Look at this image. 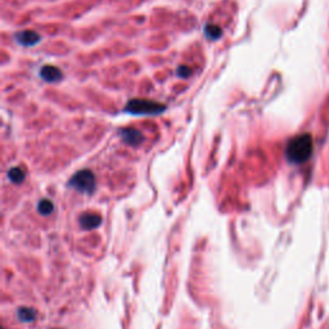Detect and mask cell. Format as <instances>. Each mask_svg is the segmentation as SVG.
I'll use <instances>...</instances> for the list:
<instances>
[{
  "mask_svg": "<svg viewBox=\"0 0 329 329\" xmlns=\"http://www.w3.org/2000/svg\"><path fill=\"white\" fill-rule=\"evenodd\" d=\"M313 153V139L309 134L294 137L288 143L285 156L292 163H304Z\"/></svg>",
  "mask_w": 329,
  "mask_h": 329,
  "instance_id": "1",
  "label": "cell"
},
{
  "mask_svg": "<svg viewBox=\"0 0 329 329\" xmlns=\"http://www.w3.org/2000/svg\"><path fill=\"white\" fill-rule=\"evenodd\" d=\"M166 110V106L158 102L148 101V99H131L125 107V112L137 116H152L159 115Z\"/></svg>",
  "mask_w": 329,
  "mask_h": 329,
  "instance_id": "2",
  "label": "cell"
},
{
  "mask_svg": "<svg viewBox=\"0 0 329 329\" xmlns=\"http://www.w3.org/2000/svg\"><path fill=\"white\" fill-rule=\"evenodd\" d=\"M70 185L74 187L76 190H79V192L90 194L95 189V178H94V174L89 170L79 171V173H76L71 178Z\"/></svg>",
  "mask_w": 329,
  "mask_h": 329,
  "instance_id": "3",
  "label": "cell"
},
{
  "mask_svg": "<svg viewBox=\"0 0 329 329\" xmlns=\"http://www.w3.org/2000/svg\"><path fill=\"white\" fill-rule=\"evenodd\" d=\"M40 35L32 30H23L16 34V40L23 47H34L40 43Z\"/></svg>",
  "mask_w": 329,
  "mask_h": 329,
  "instance_id": "4",
  "label": "cell"
},
{
  "mask_svg": "<svg viewBox=\"0 0 329 329\" xmlns=\"http://www.w3.org/2000/svg\"><path fill=\"white\" fill-rule=\"evenodd\" d=\"M80 224L85 231H91V229L98 228L102 224V217L98 214L88 212V214H84L80 217Z\"/></svg>",
  "mask_w": 329,
  "mask_h": 329,
  "instance_id": "5",
  "label": "cell"
},
{
  "mask_svg": "<svg viewBox=\"0 0 329 329\" xmlns=\"http://www.w3.org/2000/svg\"><path fill=\"white\" fill-rule=\"evenodd\" d=\"M120 134L123 142L127 143L129 146H139L143 140L142 133L135 129H122L120 131Z\"/></svg>",
  "mask_w": 329,
  "mask_h": 329,
  "instance_id": "6",
  "label": "cell"
},
{
  "mask_svg": "<svg viewBox=\"0 0 329 329\" xmlns=\"http://www.w3.org/2000/svg\"><path fill=\"white\" fill-rule=\"evenodd\" d=\"M40 76L48 82H58L63 75L58 67L55 66H44L40 70Z\"/></svg>",
  "mask_w": 329,
  "mask_h": 329,
  "instance_id": "7",
  "label": "cell"
},
{
  "mask_svg": "<svg viewBox=\"0 0 329 329\" xmlns=\"http://www.w3.org/2000/svg\"><path fill=\"white\" fill-rule=\"evenodd\" d=\"M8 176H9V180L13 181V183L16 184H19L25 180V171L19 168H13L9 170Z\"/></svg>",
  "mask_w": 329,
  "mask_h": 329,
  "instance_id": "8",
  "label": "cell"
},
{
  "mask_svg": "<svg viewBox=\"0 0 329 329\" xmlns=\"http://www.w3.org/2000/svg\"><path fill=\"white\" fill-rule=\"evenodd\" d=\"M205 35L209 39H211V40H217V39L221 38L222 31L219 26L207 25L205 27Z\"/></svg>",
  "mask_w": 329,
  "mask_h": 329,
  "instance_id": "9",
  "label": "cell"
},
{
  "mask_svg": "<svg viewBox=\"0 0 329 329\" xmlns=\"http://www.w3.org/2000/svg\"><path fill=\"white\" fill-rule=\"evenodd\" d=\"M35 311L32 309H28V307H23V309H19L18 310V318L22 321H26V323L35 320Z\"/></svg>",
  "mask_w": 329,
  "mask_h": 329,
  "instance_id": "10",
  "label": "cell"
},
{
  "mask_svg": "<svg viewBox=\"0 0 329 329\" xmlns=\"http://www.w3.org/2000/svg\"><path fill=\"white\" fill-rule=\"evenodd\" d=\"M53 209H54V206L53 203L50 202L49 200H43L39 202L38 205V210L41 215H44V216H48L53 212Z\"/></svg>",
  "mask_w": 329,
  "mask_h": 329,
  "instance_id": "11",
  "label": "cell"
},
{
  "mask_svg": "<svg viewBox=\"0 0 329 329\" xmlns=\"http://www.w3.org/2000/svg\"><path fill=\"white\" fill-rule=\"evenodd\" d=\"M190 74H192V71H190L189 67L180 66L178 69V75L180 77H188V76H190Z\"/></svg>",
  "mask_w": 329,
  "mask_h": 329,
  "instance_id": "12",
  "label": "cell"
}]
</instances>
